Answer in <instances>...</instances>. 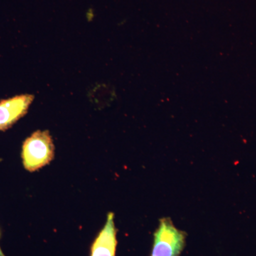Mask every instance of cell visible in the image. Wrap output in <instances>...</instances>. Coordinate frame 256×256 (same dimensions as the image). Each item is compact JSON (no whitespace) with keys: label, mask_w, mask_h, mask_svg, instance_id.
<instances>
[{"label":"cell","mask_w":256,"mask_h":256,"mask_svg":"<svg viewBox=\"0 0 256 256\" xmlns=\"http://www.w3.org/2000/svg\"><path fill=\"white\" fill-rule=\"evenodd\" d=\"M54 144L48 130L32 133L23 143L22 158L28 172L36 171L50 164L54 158Z\"/></svg>","instance_id":"cell-1"},{"label":"cell","mask_w":256,"mask_h":256,"mask_svg":"<svg viewBox=\"0 0 256 256\" xmlns=\"http://www.w3.org/2000/svg\"><path fill=\"white\" fill-rule=\"evenodd\" d=\"M188 234L175 227L170 218L160 220L154 233L150 256H180L186 245Z\"/></svg>","instance_id":"cell-2"},{"label":"cell","mask_w":256,"mask_h":256,"mask_svg":"<svg viewBox=\"0 0 256 256\" xmlns=\"http://www.w3.org/2000/svg\"><path fill=\"white\" fill-rule=\"evenodd\" d=\"M34 99L32 94H22L0 100V131H6L28 114Z\"/></svg>","instance_id":"cell-3"},{"label":"cell","mask_w":256,"mask_h":256,"mask_svg":"<svg viewBox=\"0 0 256 256\" xmlns=\"http://www.w3.org/2000/svg\"><path fill=\"white\" fill-rule=\"evenodd\" d=\"M117 232L114 214L110 212L108 214L105 226L92 244L90 256H116Z\"/></svg>","instance_id":"cell-4"},{"label":"cell","mask_w":256,"mask_h":256,"mask_svg":"<svg viewBox=\"0 0 256 256\" xmlns=\"http://www.w3.org/2000/svg\"><path fill=\"white\" fill-rule=\"evenodd\" d=\"M0 256H6L4 255V252L2 250L1 248H0Z\"/></svg>","instance_id":"cell-5"}]
</instances>
